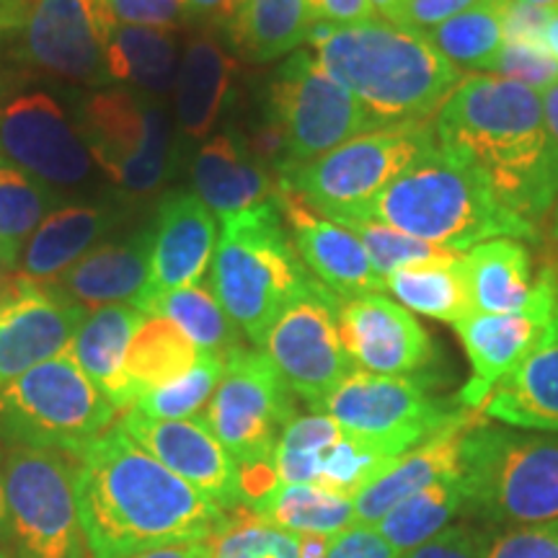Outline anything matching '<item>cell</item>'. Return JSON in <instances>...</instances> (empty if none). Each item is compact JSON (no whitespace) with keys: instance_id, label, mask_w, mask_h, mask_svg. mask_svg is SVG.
Returning a JSON list of instances; mask_svg holds the SVG:
<instances>
[{"instance_id":"cell-43","label":"cell","mask_w":558,"mask_h":558,"mask_svg":"<svg viewBox=\"0 0 558 558\" xmlns=\"http://www.w3.org/2000/svg\"><path fill=\"white\" fill-rule=\"evenodd\" d=\"M492 73H499L501 78L518 81L533 90H546L558 81V60L550 58L541 41L505 39V47H501Z\"/></svg>"},{"instance_id":"cell-1","label":"cell","mask_w":558,"mask_h":558,"mask_svg":"<svg viewBox=\"0 0 558 558\" xmlns=\"http://www.w3.org/2000/svg\"><path fill=\"white\" fill-rule=\"evenodd\" d=\"M70 456L90 558H132L202 543L226 514L120 424Z\"/></svg>"},{"instance_id":"cell-31","label":"cell","mask_w":558,"mask_h":558,"mask_svg":"<svg viewBox=\"0 0 558 558\" xmlns=\"http://www.w3.org/2000/svg\"><path fill=\"white\" fill-rule=\"evenodd\" d=\"M313 24L308 0H243L226 29L241 58L271 62L308 41Z\"/></svg>"},{"instance_id":"cell-13","label":"cell","mask_w":558,"mask_h":558,"mask_svg":"<svg viewBox=\"0 0 558 558\" xmlns=\"http://www.w3.org/2000/svg\"><path fill=\"white\" fill-rule=\"evenodd\" d=\"M292 390L256 349H233L202 418L239 465L275 460L279 437L295 418Z\"/></svg>"},{"instance_id":"cell-29","label":"cell","mask_w":558,"mask_h":558,"mask_svg":"<svg viewBox=\"0 0 558 558\" xmlns=\"http://www.w3.org/2000/svg\"><path fill=\"white\" fill-rule=\"evenodd\" d=\"M145 318L148 316L135 305H107L90 313L68 344V352L83 367V373L96 383V388L117 411L132 407L128 380H124V354Z\"/></svg>"},{"instance_id":"cell-27","label":"cell","mask_w":558,"mask_h":558,"mask_svg":"<svg viewBox=\"0 0 558 558\" xmlns=\"http://www.w3.org/2000/svg\"><path fill=\"white\" fill-rule=\"evenodd\" d=\"M481 414L518 429L558 432V313L538 347L497 383Z\"/></svg>"},{"instance_id":"cell-22","label":"cell","mask_w":558,"mask_h":558,"mask_svg":"<svg viewBox=\"0 0 558 558\" xmlns=\"http://www.w3.org/2000/svg\"><path fill=\"white\" fill-rule=\"evenodd\" d=\"M465 275L473 308L478 313H558V279L541 264L533 275V256L514 239H497L465 254Z\"/></svg>"},{"instance_id":"cell-5","label":"cell","mask_w":558,"mask_h":558,"mask_svg":"<svg viewBox=\"0 0 558 558\" xmlns=\"http://www.w3.org/2000/svg\"><path fill=\"white\" fill-rule=\"evenodd\" d=\"M209 290L235 329L264 344L275 320L313 282L275 202L222 220Z\"/></svg>"},{"instance_id":"cell-33","label":"cell","mask_w":558,"mask_h":558,"mask_svg":"<svg viewBox=\"0 0 558 558\" xmlns=\"http://www.w3.org/2000/svg\"><path fill=\"white\" fill-rule=\"evenodd\" d=\"M197 357L199 349L171 320L158 316L145 318L124 354V380H128L132 407L140 396L181 378Z\"/></svg>"},{"instance_id":"cell-57","label":"cell","mask_w":558,"mask_h":558,"mask_svg":"<svg viewBox=\"0 0 558 558\" xmlns=\"http://www.w3.org/2000/svg\"><path fill=\"white\" fill-rule=\"evenodd\" d=\"M21 256L11 254V251L0 248V292L9 288V282L13 277H16V264H19Z\"/></svg>"},{"instance_id":"cell-42","label":"cell","mask_w":558,"mask_h":558,"mask_svg":"<svg viewBox=\"0 0 558 558\" xmlns=\"http://www.w3.org/2000/svg\"><path fill=\"white\" fill-rule=\"evenodd\" d=\"M393 460L396 458L386 456V452L373 448V445L362 442L357 437L344 435L331 450L324 452L318 484L341 494V497L354 499L362 488H365L373 478H378Z\"/></svg>"},{"instance_id":"cell-12","label":"cell","mask_w":558,"mask_h":558,"mask_svg":"<svg viewBox=\"0 0 558 558\" xmlns=\"http://www.w3.org/2000/svg\"><path fill=\"white\" fill-rule=\"evenodd\" d=\"M269 122L282 135L279 169L311 163L375 128L362 104L311 52L290 54L277 70L269 90Z\"/></svg>"},{"instance_id":"cell-53","label":"cell","mask_w":558,"mask_h":558,"mask_svg":"<svg viewBox=\"0 0 558 558\" xmlns=\"http://www.w3.org/2000/svg\"><path fill=\"white\" fill-rule=\"evenodd\" d=\"M132 558H207L205 554V541L190 543V546H171V548H158L150 554H140Z\"/></svg>"},{"instance_id":"cell-7","label":"cell","mask_w":558,"mask_h":558,"mask_svg":"<svg viewBox=\"0 0 558 558\" xmlns=\"http://www.w3.org/2000/svg\"><path fill=\"white\" fill-rule=\"evenodd\" d=\"M114 416L68 349L0 388V435L11 445L75 452L104 435Z\"/></svg>"},{"instance_id":"cell-28","label":"cell","mask_w":558,"mask_h":558,"mask_svg":"<svg viewBox=\"0 0 558 558\" xmlns=\"http://www.w3.org/2000/svg\"><path fill=\"white\" fill-rule=\"evenodd\" d=\"M239 62L209 32L192 34L177 75V120L186 137L202 140L218 122Z\"/></svg>"},{"instance_id":"cell-10","label":"cell","mask_w":558,"mask_h":558,"mask_svg":"<svg viewBox=\"0 0 558 558\" xmlns=\"http://www.w3.org/2000/svg\"><path fill=\"white\" fill-rule=\"evenodd\" d=\"M9 546L16 558H90L70 452L11 445L3 463Z\"/></svg>"},{"instance_id":"cell-48","label":"cell","mask_w":558,"mask_h":558,"mask_svg":"<svg viewBox=\"0 0 558 558\" xmlns=\"http://www.w3.org/2000/svg\"><path fill=\"white\" fill-rule=\"evenodd\" d=\"M326 558H403L375 527L352 525L331 538Z\"/></svg>"},{"instance_id":"cell-37","label":"cell","mask_w":558,"mask_h":558,"mask_svg":"<svg viewBox=\"0 0 558 558\" xmlns=\"http://www.w3.org/2000/svg\"><path fill=\"white\" fill-rule=\"evenodd\" d=\"M143 313L171 320L199 352H215L228 357L233 349L241 347V331L235 329L233 320L215 300L213 290L205 284H192V288L173 290L169 295L150 300Z\"/></svg>"},{"instance_id":"cell-52","label":"cell","mask_w":558,"mask_h":558,"mask_svg":"<svg viewBox=\"0 0 558 558\" xmlns=\"http://www.w3.org/2000/svg\"><path fill=\"white\" fill-rule=\"evenodd\" d=\"M243 0H186L192 21H202V24L213 26H228L239 13Z\"/></svg>"},{"instance_id":"cell-19","label":"cell","mask_w":558,"mask_h":558,"mask_svg":"<svg viewBox=\"0 0 558 558\" xmlns=\"http://www.w3.org/2000/svg\"><path fill=\"white\" fill-rule=\"evenodd\" d=\"M88 311L16 275L0 292V388L65 352Z\"/></svg>"},{"instance_id":"cell-58","label":"cell","mask_w":558,"mask_h":558,"mask_svg":"<svg viewBox=\"0 0 558 558\" xmlns=\"http://www.w3.org/2000/svg\"><path fill=\"white\" fill-rule=\"evenodd\" d=\"M541 41H543V47L548 50L550 58L558 60V9L550 11V19H548L546 29H543Z\"/></svg>"},{"instance_id":"cell-15","label":"cell","mask_w":558,"mask_h":558,"mask_svg":"<svg viewBox=\"0 0 558 558\" xmlns=\"http://www.w3.org/2000/svg\"><path fill=\"white\" fill-rule=\"evenodd\" d=\"M120 21L109 0H37L21 26V60L54 78L111 83L109 45Z\"/></svg>"},{"instance_id":"cell-40","label":"cell","mask_w":558,"mask_h":558,"mask_svg":"<svg viewBox=\"0 0 558 558\" xmlns=\"http://www.w3.org/2000/svg\"><path fill=\"white\" fill-rule=\"evenodd\" d=\"M226 360L228 357H222V354L199 352L197 362L181 378L140 396L132 409L150 418L197 416L202 409H207L209 399L218 390V383L226 373Z\"/></svg>"},{"instance_id":"cell-34","label":"cell","mask_w":558,"mask_h":558,"mask_svg":"<svg viewBox=\"0 0 558 558\" xmlns=\"http://www.w3.org/2000/svg\"><path fill=\"white\" fill-rule=\"evenodd\" d=\"M254 512L292 535L333 538L354 525V501L320 484H279Z\"/></svg>"},{"instance_id":"cell-18","label":"cell","mask_w":558,"mask_h":558,"mask_svg":"<svg viewBox=\"0 0 558 558\" xmlns=\"http://www.w3.org/2000/svg\"><path fill=\"white\" fill-rule=\"evenodd\" d=\"M120 427L166 469L215 501L222 512L243 507L239 463L209 432L202 416L150 418L128 409Z\"/></svg>"},{"instance_id":"cell-54","label":"cell","mask_w":558,"mask_h":558,"mask_svg":"<svg viewBox=\"0 0 558 558\" xmlns=\"http://www.w3.org/2000/svg\"><path fill=\"white\" fill-rule=\"evenodd\" d=\"M331 546V535H298L300 558H326Z\"/></svg>"},{"instance_id":"cell-24","label":"cell","mask_w":558,"mask_h":558,"mask_svg":"<svg viewBox=\"0 0 558 558\" xmlns=\"http://www.w3.org/2000/svg\"><path fill=\"white\" fill-rule=\"evenodd\" d=\"M538 313H478L460 318L456 326L471 362V380L456 396L463 409L481 411L499 380H505L538 347L548 326Z\"/></svg>"},{"instance_id":"cell-23","label":"cell","mask_w":558,"mask_h":558,"mask_svg":"<svg viewBox=\"0 0 558 558\" xmlns=\"http://www.w3.org/2000/svg\"><path fill=\"white\" fill-rule=\"evenodd\" d=\"M478 422H484L481 411H465L463 416L435 432L422 445H416L414 450L396 458L378 478L369 481L352 499L354 525L375 527L403 499L414 497V494L437 484V481L460 473L463 439Z\"/></svg>"},{"instance_id":"cell-47","label":"cell","mask_w":558,"mask_h":558,"mask_svg":"<svg viewBox=\"0 0 558 558\" xmlns=\"http://www.w3.org/2000/svg\"><path fill=\"white\" fill-rule=\"evenodd\" d=\"M488 535L471 525H450L435 541L424 543L403 558H484Z\"/></svg>"},{"instance_id":"cell-30","label":"cell","mask_w":558,"mask_h":558,"mask_svg":"<svg viewBox=\"0 0 558 558\" xmlns=\"http://www.w3.org/2000/svg\"><path fill=\"white\" fill-rule=\"evenodd\" d=\"M114 222L117 215L109 207L73 205L54 209L21 251L19 275L45 288L88 254Z\"/></svg>"},{"instance_id":"cell-61","label":"cell","mask_w":558,"mask_h":558,"mask_svg":"<svg viewBox=\"0 0 558 558\" xmlns=\"http://www.w3.org/2000/svg\"><path fill=\"white\" fill-rule=\"evenodd\" d=\"M543 241L556 243V246H558V202H556L554 213H550V218H548V235Z\"/></svg>"},{"instance_id":"cell-62","label":"cell","mask_w":558,"mask_h":558,"mask_svg":"<svg viewBox=\"0 0 558 558\" xmlns=\"http://www.w3.org/2000/svg\"><path fill=\"white\" fill-rule=\"evenodd\" d=\"M522 3L538 5V9H548V11H556L558 9V0H522Z\"/></svg>"},{"instance_id":"cell-49","label":"cell","mask_w":558,"mask_h":558,"mask_svg":"<svg viewBox=\"0 0 558 558\" xmlns=\"http://www.w3.org/2000/svg\"><path fill=\"white\" fill-rule=\"evenodd\" d=\"M548 19H550L548 9L527 5L522 3V0H501V26H505V39L541 41Z\"/></svg>"},{"instance_id":"cell-17","label":"cell","mask_w":558,"mask_h":558,"mask_svg":"<svg viewBox=\"0 0 558 558\" xmlns=\"http://www.w3.org/2000/svg\"><path fill=\"white\" fill-rule=\"evenodd\" d=\"M0 158L50 186L81 184L90 173L78 130L47 94L16 96L0 107Z\"/></svg>"},{"instance_id":"cell-21","label":"cell","mask_w":558,"mask_h":558,"mask_svg":"<svg viewBox=\"0 0 558 558\" xmlns=\"http://www.w3.org/2000/svg\"><path fill=\"white\" fill-rule=\"evenodd\" d=\"M218 246V222L213 209L192 192H171L160 199L153 228L150 279L135 308L173 290L192 288L209 269Z\"/></svg>"},{"instance_id":"cell-4","label":"cell","mask_w":558,"mask_h":558,"mask_svg":"<svg viewBox=\"0 0 558 558\" xmlns=\"http://www.w3.org/2000/svg\"><path fill=\"white\" fill-rule=\"evenodd\" d=\"M349 218L380 222L458 254L497 239L541 241L538 230L501 207L476 173L437 145Z\"/></svg>"},{"instance_id":"cell-51","label":"cell","mask_w":558,"mask_h":558,"mask_svg":"<svg viewBox=\"0 0 558 558\" xmlns=\"http://www.w3.org/2000/svg\"><path fill=\"white\" fill-rule=\"evenodd\" d=\"M308 9L316 24L347 26L373 19L369 0H308Z\"/></svg>"},{"instance_id":"cell-36","label":"cell","mask_w":558,"mask_h":558,"mask_svg":"<svg viewBox=\"0 0 558 558\" xmlns=\"http://www.w3.org/2000/svg\"><path fill=\"white\" fill-rule=\"evenodd\" d=\"M177 41L169 29L117 26L109 45L111 81L132 83L140 90L166 96L177 83Z\"/></svg>"},{"instance_id":"cell-32","label":"cell","mask_w":558,"mask_h":558,"mask_svg":"<svg viewBox=\"0 0 558 558\" xmlns=\"http://www.w3.org/2000/svg\"><path fill=\"white\" fill-rule=\"evenodd\" d=\"M386 290L407 311L448 320V324H458L460 318L476 311L471 300L469 275H465V254L390 271L386 277Z\"/></svg>"},{"instance_id":"cell-46","label":"cell","mask_w":558,"mask_h":558,"mask_svg":"<svg viewBox=\"0 0 558 558\" xmlns=\"http://www.w3.org/2000/svg\"><path fill=\"white\" fill-rule=\"evenodd\" d=\"M120 24L148 26V29H173L190 19L186 0H109Z\"/></svg>"},{"instance_id":"cell-9","label":"cell","mask_w":558,"mask_h":558,"mask_svg":"<svg viewBox=\"0 0 558 558\" xmlns=\"http://www.w3.org/2000/svg\"><path fill=\"white\" fill-rule=\"evenodd\" d=\"M435 122L373 128L305 166L279 169L277 179L329 220L360 213L414 160L435 148Z\"/></svg>"},{"instance_id":"cell-55","label":"cell","mask_w":558,"mask_h":558,"mask_svg":"<svg viewBox=\"0 0 558 558\" xmlns=\"http://www.w3.org/2000/svg\"><path fill=\"white\" fill-rule=\"evenodd\" d=\"M541 101H543V114H546L548 132L558 143V81L554 83V86H548L546 90H543Z\"/></svg>"},{"instance_id":"cell-41","label":"cell","mask_w":558,"mask_h":558,"mask_svg":"<svg viewBox=\"0 0 558 558\" xmlns=\"http://www.w3.org/2000/svg\"><path fill=\"white\" fill-rule=\"evenodd\" d=\"M339 226H344L347 230H352L357 235L362 246H365L369 262H373V269L378 271L383 282L390 271L401 269V267H411V264H424V262H445L458 256V251H448L432 246L427 241L411 239V235H403L399 230L380 226V222L373 220H354V218H344V220H333Z\"/></svg>"},{"instance_id":"cell-50","label":"cell","mask_w":558,"mask_h":558,"mask_svg":"<svg viewBox=\"0 0 558 558\" xmlns=\"http://www.w3.org/2000/svg\"><path fill=\"white\" fill-rule=\"evenodd\" d=\"M478 3H484V0H407L401 26L427 34L435 26L445 24L448 19L458 16V13L469 11Z\"/></svg>"},{"instance_id":"cell-39","label":"cell","mask_w":558,"mask_h":558,"mask_svg":"<svg viewBox=\"0 0 558 558\" xmlns=\"http://www.w3.org/2000/svg\"><path fill=\"white\" fill-rule=\"evenodd\" d=\"M58 194L29 173L0 166V248L21 256L34 230L54 213Z\"/></svg>"},{"instance_id":"cell-60","label":"cell","mask_w":558,"mask_h":558,"mask_svg":"<svg viewBox=\"0 0 558 558\" xmlns=\"http://www.w3.org/2000/svg\"><path fill=\"white\" fill-rule=\"evenodd\" d=\"M541 264H546V267H550V271H554L556 279H558V246H556V243H548L546 241V251H543Z\"/></svg>"},{"instance_id":"cell-25","label":"cell","mask_w":558,"mask_h":558,"mask_svg":"<svg viewBox=\"0 0 558 558\" xmlns=\"http://www.w3.org/2000/svg\"><path fill=\"white\" fill-rule=\"evenodd\" d=\"M150 259L153 228H143L128 241L94 246L45 288L54 298L86 311L124 303L135 305L148 288Z\"/></svg>"},{"instance_id":"cell-56","label":"cell","mask_w":558,"mask_h":558,"mask_svg":"<svg viewBox=\"0 0 558 558\" xmlns=\"http://www.w3.org/2000/svg\"><path fill=\"white\" fill-rule=\"evenodd\" d=\"M369 9L383 21H390V24H401L403 9H407V0H369Z\"/></svg>"},{"instance_id":"cell-6","label":"cell","mask_w":558,"mask_h":558,"mask_svg":"<svg viewBox=\"0 0 558 558\" xmlns=\"http://www.w3.org/2000/svg\"><path fill=\"white\" fill-rule=\"evenodd\" d=\"M465 509L492 525L558 520V435H527L478 422L463 439Z\"/></svg>"},{"instance_id":"cell-38","label":"cell","mask_w":558,"mask_h":558,"mask_svg":"<svg viewBox=\"0 0 558 558\" xmlns=\"http://www.w3.org/2000/svg\"><path fill=\"white\" fill-rule=\"evenodd\" d=\"M458 70L492 73L505 47L501 0H484L424 34Z\"/></svg>"},{"instance_id":"cell-11","label":"cell","mask_w":558,"mask_h":558,"mask_svg":"<svg viewBox=\"0 0 558 558\" xmlns=\"http://www.w3.org/2000/svg\"><path fill=\"white\" fill-rule=\"evenodd\" d=\"M432 386L435 378L354 369L331 390L318 411L329 414L344 435L399 458L471 411L460 407L458 399H437Z\"/></svg>"},{"instance_id":"cell-3","label":"cell","mask_w":558,"mask_h":558,"mask_svg":"<svg viewBox=\"0 0 558 558\" xmlns=\"http://www.w3.org/2000/svg\"><path fill=\"white\" fill-rule=\"evenodd\" d=\"M308 41L320 68L362 104L375 128L435 122L460 83V70L422 32L383 19L313 24Z\"/></svg>"},{"instance_id":"cell-63","label":"cell","mask_w":558,"mask_h":558,"mask_svg":"<svg viewBox=\"0 0 558 558\" xmlns=\"http://www.w3.org/2000/svg\"><path fill=\"white\" fill-rule=\"evenodd\" d=\"M0 558H11V554H9V548L3 546V543H0Z\"/></svg>"},{"instance_id":"cell-45","label":"cell","mask_w":558,"mask_h":558,"mask_svg":"<svg viewBox=\"0 0 558 558\" xmlns=\"http://www.w3.org/2000/svg\"><path fill=\"white\" fill-rule=\"evenodd\" d=\"M344 437V432L329 414H308V416H295L284 427L282 437H279L277 450H290V452H316L324 456L326 450H331L339 439Z\"/></svg>"},{"instance_id":"cell-14","label":"cell","mask_w":558,"mask_h":558,"mask_svg":"<svg viewBox=\"0 0 558 558\" xmlns=\"http://www.w3.org/2000/svg\"><path fill=\"white\" fill-rule=\"evenodd\" d=\"M339 303L341 300L331 290L313 279L308 288L279 313L262 344L264 354L288 383V388L305 403H311L313 411H318L331 390L349 373H354L352 360L339 337Z\"/></svg>"},{"instance_id":"cell-8","label":"cell","mask_w":558,"mask_h":558,"mask_svg":"<svg viewBox=\"0 0 558 558\" xmlns=\"http://www.w3.org/2000/svg\"><path fill=\"white\" fill-rule=\"evenodd\" d=\"M75 130L101 171L128 192L150 194L177 173V130L163 104L148 94L99 90L81 101Z\"/></svg>"},{"instance_id":"cell-16","label":"cell","mask_w":558,"mask_h":558,"mask_svg":"<svg viewBox=\"0 0 558 558\" xmlns=\"http://www.w3.org/2000/svg\"><path fill=\"white\" fill-rule=\"evenodd\" d=\"M339 337L354 367L373 375L435 378L437 349L414 313L383 292L339 303Z\"/></svg>"},{"instance_id":"cell-2","label":"cell","mask_w":558,"mask_h":558,"mask_svg":"<svg viewBox=\"0 0 558 558\" xmlns=\"http://www.w3.org/2000/svg\"><path fill=\"white\" fill-rule=\"evenodd\" d=\"M437 148L541 233L558 202V143L538 90L501 75L460 78L435 122Z\"/></svg>"},{"instance_id":"cell-35","label":"cell","mask_w":558,"mask_h":558,"mask_svg":"<svg viewBox=\"0 0 558 558\" xmlns=\"http://www.w3.org/2000/svg\"><path fill=\"white\" fill-rule=\"evenodd\" d=\"M465 509V494L460 484V473L432 484L414 497L403 499L383 518L375 530L401 556L411 554L424 543L435 541L442 530L450 527L452 518Z\"/></svg>"},{"instance_id":"cell-20","label":"cell","mask_w":558,"mask_h":558,"mask_svg":"<svg viewBox=\"0 0 558 558\" xmlns=\"http://www.w3.org/2000/svg\"><path fill=\"white\" fill-rule=\"evenodd\" d=\"M275 205L282 220L288 222L300 259L326 290H331L339 300L386 290V282L373 269L365 246L352 230L318 215L308 202L279 179Z\"/></svg>"},{"instance_id":"cell-26","label":"cell","mask_w":558,"mask_h":558,"mask_svg":"<svg viewBox=\"0 0 558 558\" xmlns=\"http://www.w3.org/2000/svg\"><path fill=\"white\" fill-rule=\"evenodd\" d=\"M192 184L220 220L275 202L277 194L275 173L233 132H222L202 145L192 166Z\"/></svg>"},{"instance_id":"cell-44","label":"cell","mask_w":558,"mask_h":558,"mask_svg":"<svg viewBox=\"0 0 558 558\" xmlns=\"http://www.w3.org/2000/svg\"><path fill=\"white\" fill-rule=\"evenodd\" d=\"M484 558H558V520L507 530L488 541Z\"/></svg>"},{"instance_id":"cell-59","label":"cell","mask_w":558,"mask_h":558,"mask_svg":"<svg viewBox=\"0 0 558 558\" xmlns=\"http://www.w3.org/2000/svg\"><path fill=\"white\" fill-rule=\"evenodd\" d=\"M0 543H9V509H5V481L3 463H0Z\"/></svg>"}]
</instances>
